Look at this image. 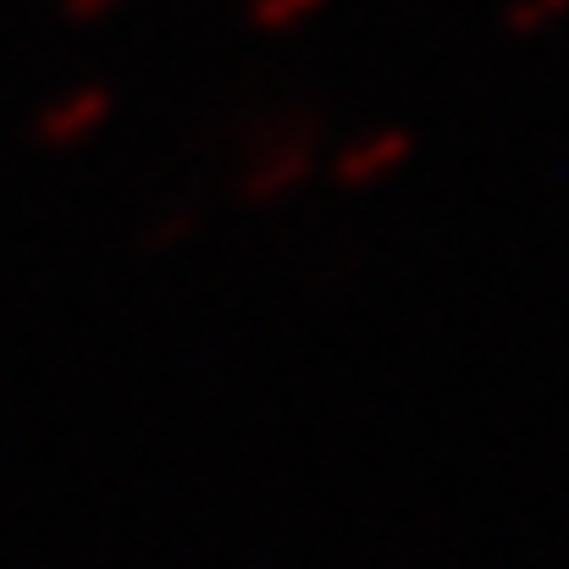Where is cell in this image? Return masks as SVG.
<instances>
[{"instance_id": "obj_4", "label": "cell", "mask_w": 569, "mask_h": 569, "mask_svg": "<svg viewBox=\"0 0 569 569\" xmlns=\"http://www.w3.org/2000/svg\"><path fill=\"white\" fill-rule=\"evenodd\" d=\"M327 0H249V22L260 33H282V28H299L305 17H316Z\"/></svg>"}, {"instance_id": "obj_2", "label": "cell", "mask_w": 569, "mask_h": 569, "mask_svg": "<svg viewBox=\"0 0 569 569\" xmlns=\"http://www.w3.org/2000/svg\"><path fill=\"white\" fill-rule=\"evenodd\" d=\"M409 150H415V133H409V128H377V133L355 139L349 150H338L332 178H338L343 189H371V183L392 178V172L409 161Z\"/></svg>"}, {"instance_id": "obj_5", "label": "cell", "mask_w": 569, "mask_h": 569, "mask_svg": "<svg viewBox=\"0 0 569 569\" xmlns=\"http://www.w3.org/2000/svg\"><path fill=\"white\" fill-rule=\"evenodd\" d=\"M559 11H565V0H509L503 22H509V33H515V39H537L542 28H553V22H559Z\"/></svg>"}, {"instance_id": "obj_1", "label": "cell", "mask_w": 569, "mask_h": 569, "mask_svg": "<svg viewBox=\"0 0 569 569\" xmlns=\"http://www.w3.org/2000/svg\"><path fill=\"white\" fill-rule=\"evenodd\" d=\"M111 117V89L106 83H83V89H67L61 100H50L33 122V139L44 150H72L83 144L89 133H100V122Z\"/></svg>"}, {"instance_id": "obj_6", "label": "cell", "mask_w": 569, "mask_h": 569, "mask_svg": "<svg viewBox=\"0 0 569 569\" xmlns=\"http://www.w3.org/2000/svg\"><path fill=\"white\" fill-rule=\"evenodd\" d=\"M122 0H61V17L67 22H100V17H111Z\"/></svg>"}, {"instance_id": "obj_3", "label": "cell", "mask_w": 569, "mask_h": 569, "mask_svg": "<svg viewBox=\"0 0 569 569\" xmlns=\"http://www.w3.org/2000/svg\"><path fill=\"white\" fill-rule=\"evenodd\" d=\"M305 178H310V133H305V139H282V144H271V150L243 172V199L271 204V199L293 193Z\"/></svg>"}]
</instances>
